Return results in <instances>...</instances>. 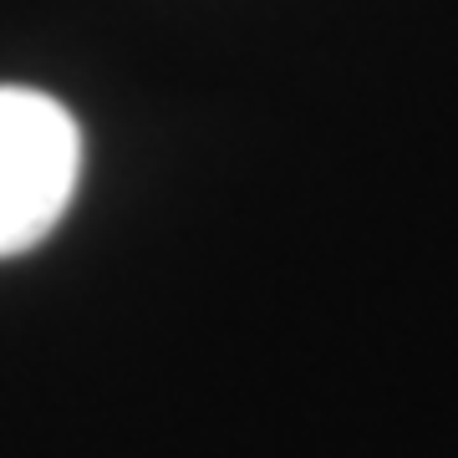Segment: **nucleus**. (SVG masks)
<instances>
[{
	"mask_svg": "<svg viewBox=\"0 0 458 458\" xmlns=\"http://www.w3.org/2000/svg\"><path fill=\"white\" fill-rule=\"evenodd\" d=\"M82 132L56 98L0 87V255L41 245L72 204Z\"/></svg>",
	"mask_w": 458,
	"mask_h": 458,
	"instance_id": "f257e3e1",
	"label": "nucleus"
}]
</instances>
